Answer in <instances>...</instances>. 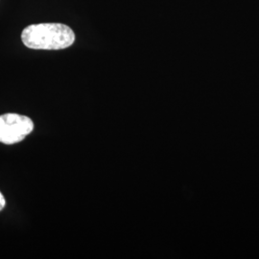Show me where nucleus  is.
I'll use <instances>...</instances> for the list:
<instances>
[{
  "label": "nucleus",
  "mask_w": 259,
  "mask_h": 259,
  "mask_svg": "<svg viewBox=\"0 0 259 259\" xmlns=\"http://www.w3.org/2000/svg\"><path fill=\"white\" fill-rule=\"evenodd\" d=\"M34 123L27 116L17 113L0 115V142L12 145L19 143L32 133Z\"/></svg>",
  "instance_id": "nucleus-2"
},
{
  "label": "nucleus",
  "mask_w": 259,
  "mask_h": 259,
  "mask_svg": "<svg viewBox=\"0 0 259 259\" xmlns=\"http://www.w3.org/2000/svg\"><path fill=\"white\" fill-rule=\"evenodd\" d=\"M25 47L36 50H60L71 47L75 41L73 30L63 23H39L22 31Z\"/></svg>",
  "instance_id": "nucleus-1"
},
{
  "label": "nucleus",
  "mask_w": 259,
  "mask_h": 259,
  "mask_svg": "<svg viewBox=\"0 0 259 259\" xmlns=\"http://www.w3.org/2000/svg\"><path fill=\"white\" fill-rule=\"evenodd\" d=\"M5 204H6V202H5V199H4L3 195L1 194V192H0V211H1V210L4 208Z\"/></svg>",
  "instance_id": "nucleus-3"
}]
</instances>
